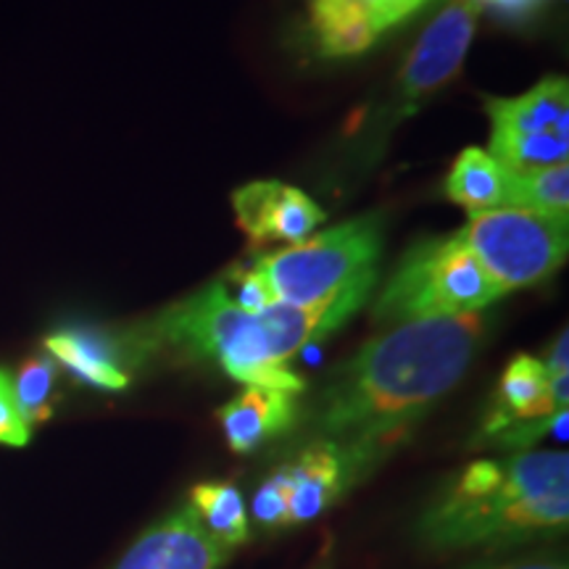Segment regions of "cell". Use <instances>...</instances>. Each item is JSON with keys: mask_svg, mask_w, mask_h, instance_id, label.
Wrapping results in <instances>:
<instances>
[{"mask_svg": "<svg viewBox=\"0 0 569 569\" xmlns=\"http://www.w3.org/2000/svg\"><path fill=\"white\" fill-rule=\"evenodd\" d=\"M486 336L480 311L401 322L359 348L327 382L315 427L365 475L465 377Z\"/></svg>", "mask_w": 569, "mask_h": 569, "instance_id": "cell-1", "label": "cell"}, {"mask_svg": "<svg viewBox=\"0 0 569 569\" xmlns=\"http://www.w3.org/2000/svg\"><path fill=\"white\" fill-rule=\"evenodd\" d=\"M569 525V457L517 451L469 465L419 519L430 549L465 551L557 536Z\"/></svg>", "mask_w": 569, "mask_h": 569, "instance_id": "cell-2", "label": "cell"}, {"mask_svg": "<svg viewBox=\"0 0 569 569\" xmlns=\"http://www.w3.org/2000/svg\"><path fill=\"white\" fill-rule=\"evenodd\" d=\"M153 343L217 361L243 386L272 388L290 396L306 390L301 377L274 361L261 319L240 309L219 282L163 311L148 330V346Z\"/></svg>", "mask_w": 569, "mask_h": 569, "instance_id": "cell-3", "label": "cell"}, {"mask_svg": "<svg viewBox=\"0 0 569 569\" xmlns=\"http://www.w3.org/2000/svg\"><path fill=\"white\" fill-rule=\"evenodd\" d=\"M478 256L459 234L417 246L398 264L375 303L377 322H415V319L459 317L482 311L496 301Z\"/></svg>", "mask_w": 569, "mask_h": 569, "instance_id": "cell-4", "label": "cell"}, {"mask_svg": "<svg viewBox=\"0 0 569 569\" xmlns=\"http://www.w3.org/2000/svg\"><path fill=\"white\" fill-rule=\"evenodd\" d=\"M478 256L496 296L551 277L569 251V211L490 209L475 211L459 232Z\"/></svg>", "mask_w": 569, "mask_h": 569, "instance_id": "cell-5", "label": "cell"}, {"mask_svg": "<svg viewBox=\"0 0 569 569\" xmlns=\"http://www.w3.org/2000/svg\"><path fill=\"white\" fill-rule=\"evenodd\" d=\"M380 248V222L359 217L298 246L261 256L256 269L267 274L280 303L315 306L340 293L367 269H377Z\"/></svg>", "mask_w": 569, "mask_h": 569, "instance_id": "cell-6", "label": "cell"}, {"mask_svg": "<svg viewBox=\"0 0 569 569\" xmlns=\"http://www.w3.org/2000/svg\"><path fill=\"white\" fill-rule=\"evenodd\" d=\"M359 478L351 459L330 440H315L256 488L251 515L264 530H288L325 515L348 482Z\"/></svg>", "mask_w": 569, "mask_h": 569, "instance_id": "cell-7", "label": "cell"}, {"mask_svg": "<svg viewBox=\"0 0 569 569\" xmlns=\"http://www.w3.org/2000/svg\"><path fill=\"white\" fill-rule=\"evenodd\" d=\"M480 9V0H448L438 17L425 27L401 69L403 113L415 111L419 101L459 74L472 46Z\"/></svg>", "mask_w": 569, "mask_h": 569, "instance_id": "cell-8", "label": "cell"}, {"mask_svg": "<svg viewBox=\"0 0 569 569\" xmlns=\"http://www.w3.org/2000/svg\"><path fill=\"white\" fill-rule=\"evenodd\" d=\"M377 280V269H367L365 274L348 282L340 293L315 306H290L280 303L256 315L264 325L269 348H272L274 361L280 367H288L290 359L303 351L306 346H315L319 340L338 330L340 325L348 322L361 306L367 303Z\"/></svg>", "mask_w": 569, "mask_h": 569, "instance_id": "cell-9", "label": "cell"}, {"mask_svg": "<svg viewBox=\"0 0 569 569\" xmlns=\"http://www.w3.org/2000/svg\"><path fill=\"white\" fill-rule=\"evenodd\" d=\"M240 230L253 246H298L325 222V211L303 190L277 180H256L232 193Z\"/></svg>", "mask_w": 569, "mask_h": 569, "instance_id": "cell-10", "label": "cell"}, {"mask_svg": "<svg viewBox=\"0 0 569 569\" xmlns=\"http://www.w3.org/2000/svg\"><path fill=\"white\" fill-rule=\"evenodd\" d=\"M224 561V546L184 503L140 532L113 569H222Z\"/></svg>", "mask_w": 569, "mask_h": 569, "instance_id": "cell-11", "label": "cell"}, {"mask_svg": "<svg viewBox=\"0 0 569 569\" xmlns=\"http://www.w3.org/2000/svg\"><path fill=\"white\" fill-rule=\"evenodd\" d=\"M227 446L234 453H251L264 440L282 436L296 422V396L272 388L246 386L217 411Z\"/></svg>", "mask_w": 569, "mask_h": 569, "instance_id": "cell-12", "label": "cell"}, {"mask_svg": "<svg viewBox=\"0 0 569 569\" xmlns=\"http://www.w3.org/2000/svg\"><path fill=\"white\" fill-rule=\"evenodd\" d=\"M46 351L67 367L77 380L101 390H124L130 386L127 353L117 340L96 330H59L46 338Z\"/></svg>", "mask_w": 569, "mask_h": 569, "instance_id": "cell-13", "label": "cell"}, {"mask_svg": "<svg viewBox=\"0 0 569 569\" xmlns=\"http://www.w3.org/2000/svg\"><path fill=\"white\" fill-rule=\"evenodd\" d=\"M496 132H553L569 142V82L549 77L519 98H490L486 103Z\"/></svg>", "mask_w": 569, "mask_h": 569, "instance_id": "cell-14", "label": "cell"}, {"mask_svg": "<svg viewBox=\"0 0 569 569\" xmlns=\"http://www.w3.org/2000/svg\"><path fill=\"white\" fill-rule=\"evenodd\" d=\"M553 411L557 409L549 396V375H546L543 361L522 353L511 361L498 382L496 409L490 411L486 422V436L493 438L511 425L549 417Z\"/></svg>", "mask_w": 569, "mask_h": 569, "instance_id": "cell-15", "label": "cell"}, {"mask_svg": "<svg viewBox=\"0 0 569 569\" xmlns=\"http://www.w3.org/2000/svg\"><path fill=\"white\" fill-rule=\"evenodd\" d=\"M311 27L325 56H359L382 34L367 0H315Z\"/></svg>", "mask_w": 569, "mask_h": 569, "instance_id": "cell-16", "label": "cell"}, {"mask_svg": "<svg viewBox=\"0 0 569 569\" xmlns=\"http://www.w3.org/2000/svg\"><path fill=\"white\" fill-rule=\"evenodd\" d=\"M446 196L472 213L503 209L509 196V169L482 148H467L448 174Z\"/></svg>", "mask_w": 569, "mask_h": 569, "instance_id": "cell-17", "label": "cell"}, {"mask_svg": "<svg viewBox=\"0 0 569 569\" xmlns=\"http://www.w3.org/2000/svg\"><path fill=\"white\" fill-rule=\"evenodd\" d=\"M190 509L201 519V525L211 532L217 543L227 551L243 546L251 536V519H248L246 498L232 482H198L190 490Z\"/></svg>", "mask_w": 569, "mask_h": 569, "instance_id": "cell-18", "label": "cell"}, {"mask_svg": "<svg viewBox=\"0 0 569 569\" xmlns=\"http://www.w3.org/2000/svg\"><path fill=\"white\" fill-rule=\"evenodd\" d=\"M488 153L493 156L501 167L511 169V172H530V169L565 163L569 153V142L559 140L553 132L517 134L493 130Z\"/></svg>", "mask_w": 569, "mask_h": 569, "instance_id": "cell-19", "label": "cell"}, {"mask_svg": "<svg viewBox=\"0 0 569 569\" xmlns=\"http://www.w3.org/2000/svg\"><path fill=\"white\" fill-rule=\"evenodd\" d=\"M511 209H538V211H569V163L530 169V172H511L509 169V196Z\"/></svg>", "mask_w": 569, "mask_h": 569, "instance_id": "cell-20", "label": "cell"}, {"mask_svg": "<svg viewBox=\"0 0 569 569\" xmlns=\"http://www.w3.org/2000/svg\"><path fill=\"white\" fill-rule=\"evenodd\" d=\"M13 380V396H17L21 419L27 427L48 422L53 417V398H56V380H59V367L51 356H32L19 367Z\"/></svg>", "mask_w": 569, "mask_h": 569, "instance_id": "cell-21", "label": "cell"}, {"mask_svg": "<svg viewBox=\"0 0 569 569\" xmlns=\"http://www.w3.org/2000/svg\"><path fill=\"white\" fill-rule=\"evenodd\" d=\"M567 430H569V411L561 409V411H553L549 417L528 419V422H517L507 427V430H501L498 436H493V443L515 453L530 451V446L543 436L567 440Z\"/></svg>", "mask_w": 569, "mask_h": 569, "instance_id": "cell-22", "label": "cell"}, {"mask_svg": "<svg viewBox=\"0 0 569 569\" xmlns=\"http://www.w3.org/2000/svg\"><path fill=\"white\" fill-rule=\"evenodd\" d=\"M32 430L21 419L17 396H13V380L6 369H0V446L21 448L30 443Z\"/></svg>", "mask_w": 569, "mask_h": 569, "instance_id": "cell-23", "label": "cell"}, {"mask_svg": "<svg viewBox=\"0 0 569 569\" xmlns=\"http://www.w3.org/2000/svg\"><path fill=\"white\" fill-rule=\"evenodd\" d=\"M232 280H234V288H238V296L232 298L234 303L240 306V309L248 311V315H261V311L269 309V306L277 303V296L272 290V284H269L267 274L261 272V269H243V272H232Z\"/></svg>", "mask_w": 569, "mask_h": 569, "instance_id": "cell-24", "label": "cell"}, {"mask_svg": "<svg viewBox=\"0 0 569 569\" xmlns=\"http://www.w3.org/2000/svg\"><path fill=\"white\" fill-rule=\"evenodd\" d=\"M367 3L375 13L377 24H380L382 32H386L388 27L398 24V21L407 19L409 13L422 9L427 0H367Z\"/></svg>", "mask_w": 569, "mask_h": 569, "instance_id": "cell-25", "label": "cell"}, {"mask_svg": "<svg viewBox=\"0 0 569 569\" xmlns=\"http://www.w3.org/2000/svg\"><path fill=\"white\" fill-rule=\"evenodd\" d=\"M543 369L549 377H559V375H569V336L567 330L553 340L549 356H546Z\"/></svg>", "mask_w": 569, "mask_h": 569, "instance_id": "cell-26", "label": "cell"}, {"mask_svg": "<svg viewBox=\"0 0 569 569\" xmlns=\"http://www.w3.org/2000/svg\"><path fill=\"white\" fill-rule=\"evenodd\" d=\"M480 569H567L561 559H546V557H532V559H515L503 561V565H488Z\"/></svg>", "mask_w": 569, "mask_h": 569, "instance_id": "cell-27", "label": "cell"}, {"mask_svg": "<svg viewBox=\"0 0 569 569\" xmlns=\"http://www.w3.org/2000/svg\"><path fill=\"white\" fill-rule=\"evenodd\" d=\"M480 3H490L507 13H525V11L536 9L540 0H480Z\"/></svg>", "mask_w": 569, "mask_h": 569, "instance_id": "cell-28", "label": "cell"}, {"mask_svg": "<svg viewBox=\"0 0 569 569\" xmlns=\"http://www.w3.org/2000/svg\"><path fill=\"white\" fill-rule=\"evenodd\" d=\"M427 3H430V0H427Z\"/></svg>", "mask_w": 569, "mask_h": 569, "instance_id": "cell-29", "label": "cell"}]
</instances>
